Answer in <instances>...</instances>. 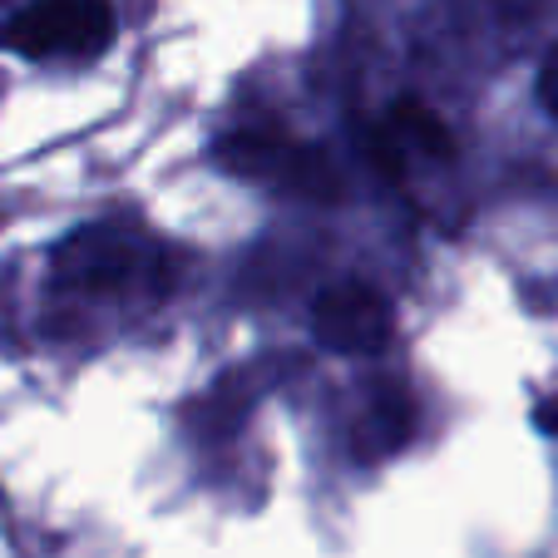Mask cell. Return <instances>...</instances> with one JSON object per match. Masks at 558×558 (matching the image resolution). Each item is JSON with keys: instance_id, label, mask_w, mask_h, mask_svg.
Listing matches in <instances>:
<instances>
[{"instance_id": "obj_1", "label": "cell", "mask_w": 558, "mask_h": 558, "mask_svg": "<svg viewBox=\"0 0 558 558\" xmlns=\"http://www.w3.org/2000/svg\"><path fill=\"white\" fill-rule=\"evenodd\" d=\"M218 163L243 179H263L277 183V189L292 193H312V198H337V173H331L327 154L316 148H302L282 134H263V129H238V134L218 138Z\"/></svg>"}, {"instance_id": "obj_2", "label": "cell", "mask_w": 558, "mask_h": 558, "mask_svg": "<svg viewBox=\"0 0 558 558\" xmlns=\"http://www.w3.org/2000/svg\"><path fill=\"white\" fill-rule=\"evenodd\" d=\"M114 35L109 0H35L5 25V45L21 54H95Z\"/></svg>"}, {"instance_id": "obj_3", "label": "cell", "mask_w": 558, "mask_h": 558, "mask_svg": "<svg viewBox=\"0 0 558 558\" xmlns=\"http://www.w3.org/2000/svg\"><path fill=\"white\" fill-rule=\"evenodd\" d=\"M396 322L380 292H371L366 282H341L316 296V341L341 356H376L390 347Z\"/></svg>"}, {"instance_id": "obj_4", "label": "cell", "mask_w": 558, "mask_h": 558, "mask_svg": "<svg viewBox=\"0 0 558 558\" xmlns=\"http://www.w3.org/2000/svg\"><path fill=\"white\" fill-rule=\"evenodd\" d=\"M411 154L450 158L454 138L440 114H430V109L415 105V99H401V105L386 109V119H380L376 134H371V158L380 163V173H401Z\"/></svg>"}, {"instance_id": "obj_5", "label": "cell", "mask_w": 558, "mask_h": 558, "mask_svg": "<svg viewBox=\"0 0 558 558\" xmlns=\"http://www.w3.org/2000/svg\"><path fill=\"white\" fill-rule=\"evenodd\" d=\"M60 267L80 287H119L134 282L138 272V243L124 228H95L70 238V247L60 253Z\"/></svg>"}, {"instance_id": "obj_6", "label": "cell", "mask_w": 558, "mask_h": 558, "mask_svg": "<svg viewBox=\"0 0 558 558\" xmlns=\"http://www.w3.org/2000/svg\"><path fill=\"white\" fill-rule=\"evenodd\" d=\"M538 99H544V109L558 119V54L538 70Z\"/></svg>"}, {"instance_id": "obj_7", "label": "cell", "mask_w": 558, "mask_h": 558, "mask_svg": "<svg viewBox=\"0 0 558 558\" xmlns=\"http://www.w3.org/2000/svg\"><path fill=\"white\" fill-rule=\"evenodd\" d=\"M534 421H538V425H544V430H558V405H544V411H538V415H534Z\"/></svg>"}]
</instances>
